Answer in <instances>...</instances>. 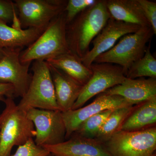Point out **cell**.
Masks as SVG:
<instances>
[{"label":"cell","mask_w":156,"mask_h":156,"mask_svg":"<svg viewBox=\"0 0 156 156\" xmlns=\"http://www.w3.org/2000/svg\"><path fill=\"white\" fill-rule=\"evenodd\" d=\"M65 12L53 19L37 39L25 50H21L20 59L23 63L46 61L70 52L66 36Z\"/></svg>","instance_id":"3"},{"label":"cell","mask_w":156,"mask_h":156,"mask_svg":"<svg viewBox=\"0 0 156 156\" xmlns=\"http://www.w3.org/2000/svg\"><path fill=\"white\" fill-rule=\"evenodd\" d=\"M8 97L14 98V87L11 84L0 83V101H4Z\"/></svg>","instance_id":"27"},{"label":"cell","mask_w":156,"mask_h":156,"mask_svg":"<svg viewBox=\"0 0 156 156\" xmlns=\"http://www.w3.org/2000/svg\"><path fill=\"white\" fill-rule=\"evenodd\" d=\"M111 18L139 26H151L137 0H105Z\"/></svg>","instance_id":"16"},{"label":"cell","mask_w":156,"mask_h":156,"mask_svg":"<svg viewBox=\"0 0 156 156\" xmlns=\"http://www.w3.org/2000/svg\"><path fill=\"white\" fill-rule=\"evenodd\" d=\"M43 147L53 156H112L104 143L77 135L58 144Z\"/></svg>","instance_id":"13"},{"label":"cell","mask_w":156,"mask_h":156,"mask_svg":"<svg viewBox=\"0 0 156 156\" xmlns=\"http://www.w3.org/2000/svg\"><path fill=\"white\" fill-rule=\"evenodd\" d=\"M154 35L151 26L142 27L137 31L122 37L111 49L97 56L93 62L117 65L122 68L126 76L131 65L144 55L147 44Z\"/></svg>","instance_id":"4"},{"label":"cell","mask_w":156,"mask_h":156,"mask_svg":"<svg viewBox=\"0 0 156 156\" xmlns=\"http://www.w3.org/2000/svg\"><path fill=\"white\" fill-rule=\"evenodd\" d=\"M35 130L34 142L37 145H56L65 140L66 130L59 110L31 108L26 112Z\"/></svg>","instance_id":"8"},{"label":"cell","mask_w":156,"mask_h":156,"mask_svg":"<svg viewBox=\"0 0 156 156\" xmlns=\"http://www.w3.org/2000/svg\"><path fill=\"white\" fill-rule=\"evenodd\" d=\"M47 156H52V155H51V154H50L48 155Z\"/></svg>","instance_id":"29"},{"label":"cell","mask_w":156,"mask_h":156,"mask_svg":"<svg viewBox=\"0 0 156 156\" xmlns=\"http://www.w3.org/2000/svg\"><path fill=\"white\" fill-rule=\"evenodd\" d=\"M111 18L105 0H97L66 25V36L70 50L82 58L90 45Z\"/></svg>","instance_id":"1"},{"label":"cell","mask_w":156,"mask_h":156,"mask_svg":"<svg viewBox=\"0 0 156 156\" xmlns=\"http://www.w3.org/2000/svg\"><path fill=\"white\" fill-rule=\"evenodd\" d=\"M16 15H18V12L14 2L0 0V20L8 24L12 22Z\"/></svg>","instance_id":"25"},{"label":"cell","mask_w":156,"mask_h":156,"mask_svg":"<svg viewBox=\"0 0 156 156\" xmlns=\"http://www.w3.org/2000/svg\"><path fill=\"white\" fill-rule=\"evenodd\" d=\"M132 105L117 95L101 94L92 103L76 109L62 112L66 134V139L73 135L82 123L88 118L107 110H114Z\"/></svg>","instance_id":"11"},{"label":"cell","mask_w":156,"mask_h":156,"mask_svg":"<svg viewBox=\"0 0 156 156\" xmlns=\"http://www.w3.org/2000/svg\"><path fill=\"white\" fill-rule=\"evenodd\" d=\"M50 67L59 110L65 112L72 109L83 86L60 70Z\"/></svg>","instance_id":"15"},{"label":"cell","mask_w":156,"mask_h":156,"mask_svg":"<svg viewBox=\"0 0 156 156\" xmlns=\"http://www.w3.org/2000/svg\"><path fill=\"white\" fill-rule=\"evenodd\" d=\"M32 70L33 73L30 83L17 105L18 108L25 112L31 108L59 110L48 62L34 61Z\"/></svg>","instance_id":"5"},{"label":"cell","mask_w":156,"mask_h":156,"mask_svg":"<svg viewBox=\"0 0 156 156\" xmlns=\"http://www.w3.org/2000/svg\"><path fill=\"white\" fill-rule=\"evenodd\" d=\"M101 94L119 95L131 105H138L156 96V78H126L122 83Z\"/></svg>","instance_id":"14"},{"label":"cell","mask_w":156,"mask_h":156,"mask_svg":"<svg viewBox=\"0 0 156 156\" xmlns=\"http://www.w3.org/2000/svg\"><path fill=\"white\" fill-rule=\"evenodd\" d=\"M3 49V56L0 58V83L11 84L14 87V97L22 98L31 80L32 75L29 73L31 63L20 62L21 48Z\"/></svg>","instance_id":"10"},{"label":"cell","mask_w":156,"mask_h":156,"mask_svg":"<svg viewBox=\"0 0 156 156\" xmlns=\"http://www.w3.org/2000/svg\"><path fill=\"white\" fill-rule=\"evenodd\" d=\"M97 0H69L64 10L67 24L77 16L95 4Z\"/></svg>","instance_id":"23"},{"label":"cell","mask_w":156,"mask_h":156,"mask_svg":"<svg viewBox=\"0 0 156 156\" xmlns=\"http://www.w3.org/2000/svg\"><path fill=\"white\" fill-rule=\"evenodd\" d=\"M3 49H0V58H1V57H2V56H3Z\"/></svg>","instance_id":"28"},{"label":"cell","mask_w":156,"mask_h":156,"mask_svg":"<svg viewBox=\"0 0 156 156\" xmlns=\"http://www.w3.org/2000/svg\"><path fill=\"white\" fill-rule=\"evenodd\" d=\"M50 154L44 148L37 145L34 139H31L24 144L18 146L12 156H47Z\"/></svg>","instance_id":"24"},{"label":"cell","mask_w":156,"mask_h":156,"mask_svg":"<svg viewBox=\"0 0 156 156\" xmlns=\"http://www.w3.org/2000/svg\"><path fill=\"white\" fill-rule=\"evenodd\" d=\"M21 28H41L64 12L65 0H15Z\"/></svg>","instance_id":"7"},{"label":"cell","mask_w":156,"mask_h":156,"mask_svg":"<svg viewBox=\"0 0 156 156\" xmlns=\"http://www.w3.org/2000/svg\"><path fill=\"white\" fill-rule=\"evenodd\" d=\"M139 104L114 110L101 126L95 139L102 142H106L115 133L120 131L123 123Z\"/></svg>","instance_id":"20"},{"label":"cell","mask_w":156,"mask_h":156,"mask_svg":"<svg viewBox=\"0 0 156 156\" xmlns=\"http://www.w3.org/2000/svg\"><path fill=\"white\" fill-rule=\"evenodd\" d=\"M141 27L110 18L92 42L93 48L81 58L85 66L90 68L95 58L111 49L121 38L139 30Z\"/></svg>","instance_id":"12"},{"label":"cell","mask_w":156,"mask_h":156,"mask_svg":"<svg viewBox=\"0 0 156 156\" xmlns=\"http://www.w3.org/2000/svg\"><path fill=\"white\" fill-rule=\"evenodd\" d=\"M145 18L156 34V3L148 0H137Z\"/></svg>","instance_id":"26"},{"label":"cell","mask_w":156,"mask_h":156,"mask_svg":"<svg viewBox=\"0 0 156 156\" xmlns=\"http://www.w3.org/2000/svg\"><path fill=\"white\" fill-rule=\"evenodd\" d=\"M156 122V96L139 104L123 123L120 130L140 131Z\"/></svg>","instance_id":"19"},{"label":"cell","mask_w":156,"mask_h":156,"mask_svg":"<svg viewBox=\"0 0 156 156\" xmlns=\"http://www.w3.org/2000/svg\"><path fill=\"white\" fill-rule=\"evenodd\" d=\"M92 75L83 87L72 109L83 106L92 98L122 83L127 78L121 66L109 63H92Z\"/></svg>","instance_id":"9"},{"label":"cell","mask_w":156,"mask_h":156,"mask_svg":"<svg viewBox=\"0 0 156 156\" xmlns=\"http://www.w3.org/2000/svg\"><path fill=\"white\" fill-rule=\"evenodd\" d=\"M151 42L142 58L133 63L128 69L126 77L129 79L156 78V59L151 51Z\"/></svg>","instance_id":"21"},{"label":"cell","mask_w":156,"mask_h":156,"mask_svg":"<svg viewBox=\"0 0 156 156\" xmlns=\"http://www.w3.org/2000/svg\"><path fill=\"white\" fill-rule=\"evenodd\" d=\"M104 143L112 156H156V128L120 130Z\"/></svg>","instance_id":"6"},{"label":"cell","mask_w":156,"mask_h":156,"mask_svg":"<svg viewBox=\"0 0 156 156\" xmlns=\"http://www.w3.org/2000/svg\"><path fill=\"white\" fill-rule=\"evenodd\" d=\"M46 27L20 29L9 26L0 20V49L27 48L38 38Z\"/></svg>","instance_id":"17"},{"label":"cell","mask_w":156,"mask_h":156,"mask_svg":"<svg viewBox=\"0 0 156 156\" xmlns=\"http://www.w3.org/2000/svg\"><path fill=\"white\" fill-rule=\"evenodd\" d=\"M3 102L5 108L0 113V156H11L14 146L34 139L35 130L26 112L18 108L13 98H6Z\"/></svg>","instance_id":"2"},{"label":"cell","mask_w":156,"mask_h":156,"mask_svg":"<svg viewBox=\"0 0 156 156\" xmlns=\"http://www.w3.org/2000/svg\"><path fill=\"white\" fill-rule=\"evenodd\" d=\"M113 111L107 110L88 118L79 126L74 133L75 135L87 138H96L101 126Z\"/></svg>","instance_id":"22"},{"label":"cell","mask_w":156,"mask_h":156,"mask_svg":"<svg viewBox=\"0 0 156 156\" xmlns=\"http://www.w3.org/2000/svg\"><path fill=\"white\" fill-rule=\"evenodd\" d=\"M51 66L60 70L84 86L92 75L90 68L85 66L81 58L71 51L47 60Z\"/></svg>","instance_id":"18"}]
</instances>
